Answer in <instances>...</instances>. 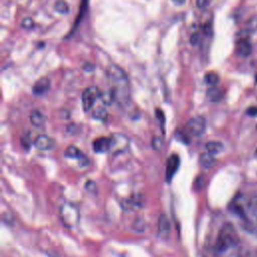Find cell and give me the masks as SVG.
<instances>
[{"label": "cell", "mask_w": 257, "mask_h": 257, "mask_svg": "<svg viewBox=\"0 0 257 257\" xmlns=\"http://www.w3.org/2000/svg\"><path fill=\"white\" fill-rule=\"evenodd\" d=\"M229 210L240 220L241 225L250 232L257 231V196L240 193L234 197Z\"/></svg>", "instance_id": "6da1fadb"}, {"label": "cell", "mask_w": 257, "mask_h": 257, "mask_svg": "<svg viewBox=\"0 0 257 257\" xmlns=\"http://www.w3.org/2000/svg\"><path fill=\"white\" fill-rule=\"evenodd\" d=\"M107 78L111 83V91L114 95V101L123 105L130 98L128 79L125 72L118 66L112 64L107 69Z\"/></svg>", "instance_id": "7a4b0ae2"}, {"label": "cell", "mask_w": 257, "mask_h": 257, "mask_svg": "<svg viewBox=\"0 0 257 257\" xmlns=\"http://www.w3.org/2000/svg\"><path fill=\"white\" fill-rule=\"evenodd\" d=\"M239 243V236L234 228V226L230 223H226L222 226L219 231L217 241H216V248L219 252L227 251Z\"/></svg>", "instance_id": "3957f363"}, {"label": "cell", "mask_w": 257, "mask_h": 257, "mask_svg": "<svg viewBox=\"0 0 257 257\" xmlns=\"http://www.w3.org/2000/svg\"><path fill=\"white\" fill-rule=\"evenodd\" d=\"M59 216L67 228H73L78 224L79 221V211L77 207L72 203H64L61 205L59 210Z\"/></svg>", "instance_id": "277c9868"}, {"label": "cell", "mask_w": 257, "mask_h": 257, "mask_svg": "<svg viewBox=\"0 0 257 257\" xmlns=\"http://www.w3.org/2000/svg\"><path fill=\"white\" fill-rule=\"evenodd\" d=\"M206 128V120L203 116H195L191 118L184 127V133L189 137H200Z\"/></svg>", "instance_id": "5b68a950"}, {"label": "cell", "mask_w": 257, "mask_h": 257, "mask_svg": "<svg viewBox=\"0 0 257 257\" xmlns=\"http://www.w3.org/2000/svg\"><path fill=\"white\" fill-rule=\"evenodd\" d=\"M100 94H101V91L96 86H89L85 88L81 96V103H82L83 110L88 111L89 109H91L95 101L99 99Z\"/></svg>", "instance_id": "8992f818"}, {"label": "cell", "mask_w": 257, "mask_h": 257, "mask_svg": "<svg viewBox=\"0 0 257 257\" xmlns=\"http://www.w3.org/2000/svg\"><path fill=\"white\" fill-rule=\"evenodd\" d=\"M130 146V140L126 136L119 134V133H114L110 136V150L109 152L113 155L122 153L127 150Z\"/></svg>", "instance_id": "52a82bcc"}, {"label": "cell", "mask_w": 257, "mask_h": 257, "mask_svg": "<svg viewBox=\"0 0 257 257\" xmlns=\"http://www.w3.org/2000/svg\"><path fill=\"white\" fill-rule=\"evenodd\" d=\"M180 166V157L176 154H173L169 157L167 161V168H166V181L171 182L173 177L175 176L177 170Z\"/></svg>", "instance_id": "ba28073f"}, {"label": "cell", "mask_w": 257, "mask_h": 257, "mask_svg": "<svg viewBox=\"0 0 257 257\" xmlns=\"http://www.w3.org/2000/svg\"><path fill=\"white\" fill-rule=\"evenodd\" d=\"M171 232V225L168 217L165 214H161L158 221V237L166 240Z\"/></svg>", "instance_id": "9c48e42d"}, {"label": "cell", "mask_w": 257, "mask_h": 257, "mask_svg": "<svg viewBox=\"0 0 257 257\" xmlns=\"http://www.w3.org/2000/svg\"><path fill=\"white\" fill-rule=\"evenodd\" d=\"M33 144L38 150L47 151V150H51L54 147L55 142L52 138L46 135H39L34 139Z\"/></svg>", "instance_id": "30bf717a"}, {"label": "cell", "mask_w": 257, "mask_h": 257, "mask_svg": "<svg viewBox=\"0 0 257 257\" xmlns=\"http://www.w3.org/2000/svg\"><path fill=\"white\" fill-rule=\"evenodd\" d=\"M64 155L67 157V158H74V159H77L79 161V164L81 166H86V164L88 163V160L86 158V156L76 147V146H73V145H70L66 148L65 152H64Z\"/></svg>", "instance_id": "8fae6325"}, {"label": "cell", "mask_w": 257, "mask_h": 257, "mask_svg": "<svg viewBox=\"0 0 257 257\" xmlns=\"http://www.w3.org/2000/svg\"><path fill=\"white\" fill-rule=\"evenodd\" d=\"M252 52V44L247 37L239 38L236 45V53L241 57H247Z\"/></svg>", "instance_id": "7c38bea8"}, {"label": "cell", "mask_w": 257, "mask_h": 257, "mask_svg": "<svg viewBox=\"0 0 257 257\" xmlns=\"http://www.w3.org/2000/svg\"><path fill=\"white\" fill-rule=\"evenodd\" d=\"M92 147H93L94 152H96V153L109 152V150H110V136L109 137L96 138L92 143Z\"/></svg>", "instance_id": "4fadbf2b"}, {"label": "cell", "mask_w": 257, "mask_h": 257, "mask_svg": "<svg viewBox=\"0 0 257 257\" xmlns=\"http://www.w3.org/2000/svg\"><path fill=\"white\" fill-rule=\"evenodd\" d=\"M50 88V80L47 77H41L39 78L33 85L32 91L35 95H41L44 94L48 89Z\"/></svg>", "instance_id": "5bb4252c"}, {"label": "cell", "mask_w": 257, "mask_h": 257, "mask_svg": "<svg viewBox=\"0 0 257 257\" xmlns=\"http://www.w3.org/2000/svg\"><path fill=\"white\" fill-rule=\"evenodd\" d=\"M216 162V158H215V155L211 154L210 152H205V153H202L201 156H200V164L202 167L204 168H210L212 167Z\"/></svg>", "instance_id": "9a60e30c"}, {"label": "cell", "mask_w": 257, "mask_h": 257, "mask_svg": "<svg viewBox=\"0 0 257 257\" xmlns=\"http://www.w3.org/2000/svg\"><path fill=\"white\" fill-rule=\"evenodd\" d=\"M223 95H224V91L221 88L216 86H212L207 91V97L209 98V100L214 102L221 100L223 98Z\"/></svg>", "instance_id": "2e32d148"}, {"label": "cell", "mask_w": 257, "mask_h": 257, "mask_svg": "<svg viewBox=\"0 0 257 257\" xmlns=\"http://www.w3.org/2000/svg\"><path fill=\"white\" fill-rule=\"evenodd\" d=\"M141 206L139 197H131L122 202V208L124 211H134Z\"/></svg>", "instance_id": "e0dca14e"}, {"label": "cell", "mask_w": 257, "mask_h": 257, "mask_svg": "<svg viewBox=\"0 0 257 257\" xmlns=\"http://www.w3.org/2000/svg\"><path fill=\"white\" fill-rule=\"evenodd\" d=\"M30 122L34 125V126H42L45 122V117L42 114V112H40L39 110H33L30 114Z\"/></svg>", "instance_id": "ac0fdd59"}, {"label": "cell", "mask_w": 257, "mask_h": 257, "mask_svg": "<svg viewBox=\"0 0 257 257\" xmlns=\"http://www.w3.org/2000/svg\"><path fill=\"white\" fill-rule=\"evenodd\" d=\"M206 149L208 152H210L213 155H217L219 153H221L224 149V146L221 142L218 141H211L209 143L206 144Z\"/></svg>", "instance_id": "d6986e66"}, {"label": "cell", "mask_w": 257, "mask_h": 257, "mask_svg": "<svg viewBox=\"0 0 257 257\" xmlns=\"http://www.w3.org/2000/svg\"><path fill=\"white\" fill-rule=\"evenodd\" d=\"M99 99H100V101L102 102L103 105H106V106L110 105L114 101V95H113L111 89L108 90V91L101 92Z\"/></svg>", "instance_id": "ffe728a7"}, {"label": "cell", "mask_w": 257, "mask_h": 257, "mask_svg": "<svg viewBox=\"0 0 257 257\" xmlns=\"http://www.w3.org/2000/svg\"><path fill=\"white\" fill-rule=\"evenodd\" d=\"M54 9L58 13L66 14L69 11V6H68L67 2H65L64 0H57L54 4Z\"/></svg>", "instance_id": "44dd1931"}, {"label": "cell", "mask_w": 257, "mask_h": 257, "mask_svg": "<svg viewBox=\"0 0 257 257\" xmlns=\"http://www.w3.org/2000/svg\"><path fill=\"white\" fill-rule=\"evenodd\" d=\"M205 82L210 86H216L219 82V75L215 72H208L205 75Z\"/></svg>", "instance_id": "7402d4cb"}, {"label": "cell", "mask_w": 257, "mask_h": 257, "mask_svg": "<svg viewBox=\"0 0 257 257\" xmlns=\"http://www.w3.org/2000/svg\"><path fill=\"white\" fill-rule=\"evenodd\" d=\"M256 30H257V17H252L246 22L244 31L247 33H251Z\"/></svg>", "instance_id": "603a6c76"}, {"label": "cell", "mask_w": 257, "mask_h": 257, "mask_svg": "<svg viewBox=\"0 0 257 257\" xmlns=\"http://www.w3.org/2000/svg\"><path fill=\"white\" fill-rule=\"evenodd\" d=\"M93 117L94 118H97V119H105L106 116H107V112H106V109L104 107H98L94 110L93 112Z\"/></svg>", "instance_id": "cb8c5ba5"}, {"label": "cell", "mask_w": 257, "mask_h": 257, "mask_svg": "<svg viewBox=\"0 0 257 257\" xmlns=\"http://www.w3.org/2000/svg\"><path fill=\"white\" fill-rule=\"evenodd\" d=\"M21 27L24 29H31L34 27V21L30 17H25L21 20Z\"/></svg>", "instance_id": "d4e9b609"}, {"label": "cell", "mask_w": 257, "mask_h": 257, "mask_svg": "<svg viewBox=\"0 0 257 257\" xmlns=\"http://www.w3.org/2000/svg\"><path fill=\"white\" fill-rule=\"evenodd\" d=\"M21 145L25 150H28L31 145V139L28 134H24L21 138Z\"/></svg>", "instance_id": "484cf974"}, {"label": "cell", "mask_w": 257, "mask_h": 257, "mask_svg": "<svg viewBox=\"0 0 257 257\" xmlns=\"http://www.w3.org/2000/svg\"><path fill=\"white\" fill-rule=\"evenodd\" d=\"M163 145V141L160 137H154L152 140V146L155 150H161Z\"/></svg>", "instance_id": "4316f807"}, {"label": "cell", "mask_w": 257, "mask_h": 257, "mask_svg": "<svg viewBox=\"0 0 257 257\" xmlns=\"http://www.w3.org/2000/svg\"><path fill=\"white\" fill-rule=\"evenodd\" d=\"M199 42H200V34H199L198 32L193 33V34L190 36V43H191L192 45H197Z\"/></svg>", "instance_id": "83f0119b"}, {"label": "cell", "mask_w": 257, "mask_h": 257, "mask_svg": "<svg viewBox=\"0 0 257 257\" xmlns=\"http://www.w3.org/2000/svg\"><path fill=\"white\" fill-rule=\"evenodd\" d=\"M85 188H86L87 191L92 192V193H95V192H96V189H97L96 184H95L94 182H92V181H87L86 184H85Z\"/></svg>", "instance_id": "f1b7e54d"}, {"label": "cell", "mask_w": 257, "mask_h": 257, "mask_svg": "<svg viewBox=\"0 0 257 257\" xmlns=\"http://www.w3.org/2000/svg\"><path fill=\"white\" fill-rule=\"evenodd\" d=\"M209 0H196V5L199 9H204L208 6Z\"/></svg>", "instance_id": "f546056e"}, {"label": "cell", "mask_w": 257, "mask_h": 257, "mask_svg": "<svg viewBox=\"0 0 257 257\" xmlns=\"http://www.w3.org/2000/svg\"><path fill=\"white\" fill-rule=\"evenodd\" d=\"M157 117L160 120V123L162 125H164V123H165V115H164V112L162 110L157 109Z\"/></svg>", "instance_id": "4dcf8cb0"}, {"label": "cell", "mask_w": 257, "mask_h": 257, "mask_svg": "<svg viewBox=\"0 0 257 257\" xmlns=\"http://www.w3.org/2000/svg\"><path fill=\"white\" fill-rule=\"evenodd\" d=\"M246 113L250 116H256L257 115V106H251L247 109Z\"/></svg>", "instance_id": "1f68e13d"}, {"label": "cell", "mask_w": 257, "mask_h": 257, "mask_svg": "<svg viewBox=\"0 0 257 257\" xmlns=\"http://www.w3.org/2000/svg\"><path fill=\"white\" fill-rule=\"evenodd\" d=\"M175 4H177V5H182V4H184L185 3V1L186 0H172Z\"/></svg>", "instance_id": "d6a6232c"}]
</instances>
